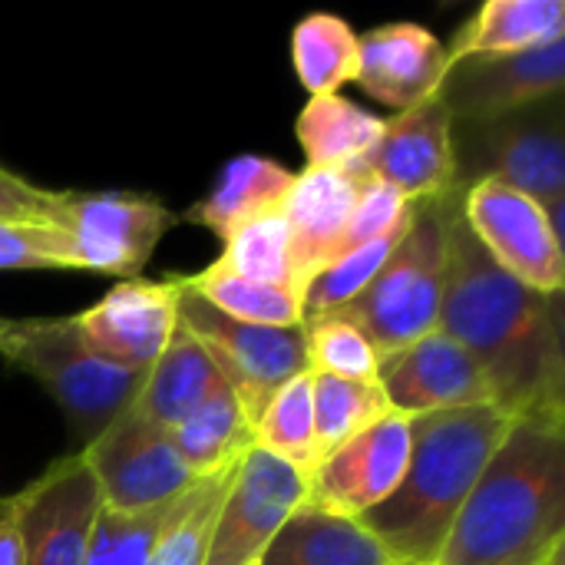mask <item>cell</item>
Returning a JSON list of instances; mask_svg holds the SVG:
<instances>
[{
    "instance_id": "cell-1",
    "label": "cell",
    "mask_w": 565,
    "mask_h": 565,
    "mask_svg": "<svg viewBox=\"0 0 565 565\" xmlns=\"http://www.w3.org/2000/svg\"><path fill=\"white\" fill-rule=\"evenodd\" d=\"M440 331L470 351L503 414L565 430L563 295L510 278L467 228L460 192L447 209Z\"/></svg>"
},
{
    "instance_id": "cell-2",
    "label": "cell",
    "mask_w": 565,
    "mask_h": 565,
    "mask_svg": "<svg viewBox=\"0 0 565 565\" xmlns=\"http://www.w3.org/2000/svg\"><path fill=\"white\" fill-rule=\"evenodd\" d=\"M565 550V430L516 420L437 565H546Z\"/></svg>"
},
{
    "instance_id": "cell-3",
    "label": "cell",
    "mask_w": 565,
    "mask_h": 565,
    "mask_svg": "<svg viewBox=\"0 0 565 565\" xmlns=\"http://www.w3.org/2000/svg\"><path fill=\"white\" fill-rule=\"evenodd\" d=\"M493 404L411 417V460L401 487L358 523L404 565H437V556L473 493L480 473L513 430Z\"/></svg>"
},
{
    "instance_id": "cell-4",
    "label": "cell",
    "mask_w": 565,
    "mask_h": 565,
    "mask_svg": "<svg viewBox=\"0 0 565 565\" xmlns=\"http://www.w3.org/2000/svg\"><path fill=\"white\" fill-rule=\"evenodd\" d=\"M460 192V189H457ZM417 202L407 232L374 275V281L344 308L328 311L358 324L377 354L404 351L440 328L444 275H447V209L450 199Z\"/></svg>"
},
{
    "instance_id": "cell-5",
    "label": "cell",
    "mask_w": 565,
    "mask_h": 565,
    "mask_svg": "<svg viewBox=\"0 0 565 565\" xmlns=\"http://www.w3.org/2000/svg\"><path fill=\"white\" fill-rule=\"evenodd\" d=\"M0 358L26 371L66 414L83 447L99 437L142 391L146 374L93 354L73 331L70 318L13 321Z\"/></svg>"
},
{
    "instance_id": "cell-6",
    "label": "cell",
    "mask_w": 565,
    "mask_h": 565,
    "mask_svg": "<svg viewBox=\"0 0 565 565\" xmlns=\"http://www.w3.org/2000/svg\"><path fill=\"white\" fill-rule=\"evenodd\" d=\"M454 156L460 189L500 182L540 205L563 199L565 126L559 96L500 119L454 122Z\"/></svg>"
},
{
    "instance_id": "cell-7",
    "label": "cell",
    "mask_w": 565,
    "mask_h": 565,
    "mask_svg": "<svg viewBox=\"0 0 565 565\" xmlns=\"http://www.w3.org/2000/svg\"><path fill=\"white\" fill-rule=\"evenodd\" d=\"M179 328H185L212 358L222 381L242 401L252 427L258 424L275 391L308 371L301 328H262L225 318L205 298L185 288L179 295Z\"/></svg>"
},
{
    "instance_id": "cell-8",
    "label": "cell",
    "mask_w": 565,
    "mask_h": 565,
    "mask_svg": "<svg viewBox=\"0 0 565 565\" xmlns=\"http://www.w3.org/2000/svg\"><path fill=\"white\" fill-rule=\"evenodd\" d=\"M175 215L139 192H63L50 225L66 235L73 271L139 278Z\"/></svg>"
},
{
    "instance_id": "cell-9",
    "label": "cell",
    "mask_w": 565,
    "mask_h": 565,
    "mask_svg": "<svg viewBox=\"0 0 565 565\" xmlns=\"http://www.w3.org/2000/svg\"><path fill=\"white\" fill-rule=\"evenodd\" d=\"M79 454L96 480L103 507L109 510L132 513L172 503L199 483L182 463L169 430L152 424L136 404H129Z\"/></svg>"
},
{
    "instance_id": "cell-10",
    "label": "cell",
    "mask_w": 565,
    "mask_h": 565,
    "mask_svg": "<svg viewBox=\"0 0 565 565\" xmlns=\"http://www.w3.org/2000/svg\"><path fill=\"white\" fill-rule=\"evenodd\" d=\"M460 215L510 278L536 295H563V242L550 232L540 202L500 182H473L460 192Z\"/></svg>"
},
{
    "instance_id": "cell-11",
    "label": "cell",
    "mask_w": 565,
    "mask_h": 565,
    "mask_svg": "<svg viewBox=\"0 0 565 565\" xmlns=\"http://www.w3.org/2000/svg\"><path fill=\"white\" fill-rule=\"evenodd\" d=\"M308 503V477L252 447L222 500L205 565H258L281 526Z\"/></svg>"
},
{
    "instance_id": "cell-12",
    "label": "cell",
    "mask_w": 565,
    "mask_h": 565,
    "mask_svg": "<svg viewBox=\"0 0 565 565\" xmlns=\"http://www.w3.org/2000/svg\"><path fill=\"white\" fill-rule=\"evenodd\" d=\"M7 503L17 520L23 565H86L103 500L83 454L56 460Z\"/></svg>"
},
{
    "instance_id": "cell-13",
    "label": "cell",
    "mask_w": 565,
    "mask_h": 565,
    "mask_svg": "<svg viewBox=\"0 0 565 565\" xmlns=\"http://www.w3.org/2000/svg\"><path fill=\"white\" fill-rule=\"evenodd\" d=\"M179 275L116 281L93 308L73 315L76 338L99 358L149 374L179 328Z\"/></svg>"
},
{
    "instance_id": "cell-14",
    "label": "cell",
    "mask_w": 565,
    "mask_h": 565,
    "mask_svg": "<svg viewBox=\"0 0 565 565\" xmlns=\"http://www.w3.org/2000/svg\"><path fill=\"white\" fill-rule=\"evenodd\" d=\"M565 36L526 53L454 63L437 99L454 122H487L563 96Z\"/></svg>"
},
{
    "instance_id": "cell-15",
    "label": "cell",
    "mask_w": 565,
    "mask_h": 565,
    "mask_svg": "<svg viewBox=\"0 0 565 565\" xmlns=\"http://www.w3.org/2000/svg\"><path fill=\"white\" fill-rule=\"evenodd\" d=\"M407 460L411 417L391 411L315 467L308 477V507L361 520L401 487Z\"/></svg>"
},
{
    "instance_id": "cell-16",
    "label": "cell",
    "mask_w": 565,
    "mask_h": 565,
    "mask_svg": "<svg viewBox=\"0 0 565 565\" xmlns=\"http://www.w3.org/2000/svg\"><path fill=\"white\" fill-rule=\"evenodd\" d=\"M377 384L391 411L404 417L493 404V387L480 364L440 328L404 351L381 354Z\"/></svg>"
},
{
    "instance_id": "cell-17",
    "label": "cell",
    "mask_w": 565,
    "mask_h": 565,
    "mask_svg": "<svg viewBox=\"0 0 565 565\" xmlns=\"http://www.w3.org/2000/svg\"><path fill=\"white\" fill-rule=\"evenodd\" d=\"M367 172L361 162L348 166H308L295 175L281 215L288 222V252H291V285L305 298V288L318 271L341 258L344 232L358 205Z\"/></svg>"
},
{
    "instance_id": "cell-18",
    "label": "cell",
    "mask_w": 565,
    "mask_h": 565,
    "mask_svg": "<svg viewBox=\"0 0 565 565\" xmlns=\"http://www.w3.org/2000/svg\"><path fill=\"white\" fill-rule=\"evenodd\" d=\"M361 166L414 202L457 192L454 116L440 99L384 119V132Z\"/></svg>"
},
{
    "instance_id": "cell-19",
    "label": "cell",
    "mask_w": 565,
    "mask_h": 565,
    "mask_svg": "<svg viewBox=\"0 0 565 565\" xmlns=\"http://www.w3.org/2000/svg\"><path fill=\"white\" fill-rule=\"evenodd\" d=\"M358 40L361 63L354 83L367 96L394 106L397 113L437 99L450 73L447 43L440 36L420 23H384Z\"/></svg>"
},
{
    "instance_id": "cell-20",
    "label": "cell",
    "mask_w": 565,
    "mask_h": 565,
    "mask_svg": "<svg viewBox=\"0 0 565 565\" xmlns=\"http://www.w3.org/2000/svg\"><path fill=\"white\" fill-rule=\"evenodd\" d=\"M258 565H404L351 516L301 507Z\"/></svg>"
},
{
    "instance_id": "cell-21",
    "label": "cell",
    "mask_w": 565,
    "mask_h": 565,
    "mask_svg": "<svg viewBox=\"0 0 565 565\" xmlns=\"http://www.w3.org/2000/svg\"><path fill=\"white\" fill-rule=\"evenodd\" d=\"M565 36L563 0H487L447 46L450 66L483 56H510Z\"/></svg>"
},
{
    "instance_id": "cell-22",
    "label": "cell",
    "mask_w": 565,
    "mask_h": 565,
    "mask_svg": "<svg viewBox=\"0 0 565 565\" xmlns=\"http://www.w3.org/2000/svg\"><path fill=\"white\" fill-rule=\"evenodd\" d=\"M291 182H295V175L285 166H278L275 159H265L255 152L235 156L222 169L212 192L185 212V222L209 228L225 245L228 235L235 228H242L248 218H255L268 209H278L285 202Z\"/></svg>"
},
{
    "instance_id": "cell-23",
    "label": "cell",
    "mask_w": 565,
    "mask_h": 565,
    "mask_svg": "<svg viewBox=\"0 0 565 565\" xmlns=\"http://www.w3.org/2000/svg\"><path fill=\"white\" fill-rule=\"evenodd\" d=\"M169 437L195 480L238 463L255 447V427L225 381H218L205 401L169 430Z\"/></svg>"
},
{
    "instance_id": "cell-24",
    "label": "cell",
    "mask_w": 565,
    "mask_h": 565,
    "mask_svg": "<svg viewBox=\"0 0 565 565\" xmlns=\"http://www.w3.org/2000/svg\"><path fill=\"white\" fill-rule=\"evenodd\" d=\"M218 381H222V374L215 371V364L202 351V344L185 328H175L172 341L166 344L159 361L149 367L142 391L136 394L132 404L152 424L172 430L205 401V394Z\"/></svg>"
},
{
    "instance_id": "cell-25",
    "label": "cell",
    "mask_w": 565,
    "mask_h": 565,
    "mask_svg": "<svg viewBox=\"0 0 565 565\" xmlns=\"http://www.w3.org/2000/svg\"><path fill=\"white\" fill-rule=\"evenodd\" d=\"M295 132L308 156V166H348L361 162L374 149L384 132V119L341 93L311 96L295 122Z\"/></svg>"
},
{
    "instance_id": "cell-26",
    "label": "cell",
    "mask_w": 565,
    "mask_h": 565,
    "mask_svg": "<svg viewBox=\"0 0 565 565\" xmlns=\"http://www.w3.org/2000/svg\"><path fill=\"white\" fill-rule=\"evenodd\" d=\"M179 285L199 298H205L225 318L262 324V328H301L305 324V298L281 285H258L235 271H228L218 258L195 271L179 275Z\"/></svg>"
},
{
    "instance_id": "cell-27",
    "label": "cell",
    "mask_w": 565,
    "mask_h": 565,
    "mask_svg": "<svg viewBox=\"0 0 565 565\" xmlns=\"http://www.w3.org/2000/svg\"><path fill=\"white\" fill-rule=\"evenodd\" d=\"M291 63L311 96H334L358 79L361 40L354 26L334 13H308L291 33Z\"/></svg>"
},
{
    "instance_id": "cell-28",
    "label": "cell",
    "mask_w": 565,
    "mask_h": 565,
    "mask_svg": "<svg viewBox=\"0 0 565 565\" xmlns=\"http://www.w3.org/2000/svg\"><path fill=\"white\" fill-rule=\"evenodd\" d=\"M255 447L271 454L275 460L301 470L305 477L318 467L315 450V401H311V371L291 377L275 397L265 404L255 424Z\"/></svg>"
},
{
    "instance_id": "cell-29",
    "label": "cell",
    "mask_w": 565,
    "mask_h": 565,
    "mask_svg": "<svg viewBox=\"0 0 565 565\" xmlns=\"http://www.w3.org/2000/svg\"><path fill=\"white\" fill-rule=\"evenodd\" d=\"M311 401H315V450L318 463L334 454L351 437L374 427L391 414V404L381 384L338 381L324 374H311Z\"/></svg>"
},
{
    "instance_id": "cell-30",
    "label": "cell",
    "mask_w": 565,
    "mask_h": 565,
    "mask_svg": "<svg viewBox=\"0 0 565 565\" xmlns=\"http://www.w3.org/2000/svg\"><path fill=\"white\" fill-rule=\"evenodd\" d=\"M238 463H232V467H225V470H218L212 477H202L182 497L179 513L166 526L162 540L156 543V550H152L146 565H205L209 536H212V526L218 520L222 500H225V493H228V487L235 480Z\"/></svg>"
},
{
    "instance_id": "cell-31",
    "label": "cell",
    "mask_w": 565,
    "mask_h": 565,
    "mask_svg": "<svg viewBox=\"0 0 565 565\" xmlns=\"http://www.w3.org/2000/svg\"><path fill=\"white\" fill-rule=\"evenodd\" d=\"M185 497V493H182ZM182 497L172 503H159L149 510H109L99 507L93 533H89V550L86 565H146L156 543L162 540L166 526L182 507Z\"/></svg>"
},
{
    "instance_id": "cell-32",
    "label": "cell",
    "mask_w": 565,
    "mask_h": 565,
    "mask_svg": "<svg viewBox=\"0 0 565 565\" xmlns=\"http://www.w3.org/2000/svg\"><path fill=\"white\" fill-rule=\"evenodd\" d=\"M301 331H305V351H308L311 374L358 381V384H377L381 354L358 324H351L341 315H318V318H308L301 324Z\"/></svg>"
},
{
    "instance_id": "cell-33",
    "label": "cell",
    "mask_w": 565,
    "mask_h": 565,
    "mask_svg": "<svg viewBox=\"0 0 565 565\" xmlns=\"http://www.w3.org/2000/svg\"><path fill=\"white\" fill-rule=\"evenodd\" d=\"M218 262L258 285H281L291 288V252H288V222L278 209H268L235 228L218 255Z\"/></svg>"
},
{
    "instance_id": "cell-34",
    "label": "cell",
    "mask_w": 565,
    "mask_h": 565,
    "mask_svg": "<svg viewBox=\"0 0 565 565\" xmlns=\"http://www.w3.org/2000/svg\"><path fill=\"white\" fill-rule=\"evenodd\" d=\"M407 225L391 232V235H384V238H374L367 245H358V248L344 252L338 262H331L324 271H318L311 278V285L305 288V321L318 318V315H328V311H338L348 301H354L374 281V275L384 268V262L397 248V242L407 232Z\"/></svg>"
},
{
    "instance_id": "cell-35",
    "label": "cell",
    "mask_w": 565,
    "mask_h": 565,
    "mask_svg": "<svg viewBox=\"0 0 565 565\" xmlns=\"http://www.w3.org/2000/svg\"><path fill=\"white\" fill-rule=\"evenodd\" d=\"M73 271L66 235L50 222L0 218V271Z\"/></svg>"
},
{
    "instance_id": "cell-36",
    "label": "cell",
    "mask_w": 565,
    "mask_h": 565,
    "mask_svg": "<svg viewBox=\"0 0 565 565\" xmlns=\"http://www.w3.org/2000/svg\"><path fill=\"white\" fill-rule=\"evenodd\" d=\"M367 172V169H364ZM414 199H407L404 192H397L394 185L374 179L367 172L364 185H361V195H358V205L351 212V222H348V232H344V245H341V255L358 248V245H367L374 238H384L397 228H404L414 215Z\"/></svg>"
},
{
    "instance_id": "cell-37",
    "label": "cell",
    "mask_w": 565,
    "mask_h": 565,
    "mask_svg": "<svg viewBox=\"0 0 565 565\" xmlns=\"http://www.w3.org/2000/svg\"><path fill=\"white\" fill-rule=\"evenodd\" d=\"M63 192L33 185L30 179L0 166V218L10 222H50L60 209Z\"/></svg>"
},
{
    "instance_id": "cell-38",
    "label": "cell",
    "mask_w": 565,
    "mask_h": 565,
    "mask_svg": "<svg viewBox=\"0 0 565 565\" xmlns=\"http://www.w3.org/2000/svg\"><path fill=\"white\" fill-rule=\"evenodd\" d=\"M0 565H23L17 520H13V510L7 500H0Z\"/></svg>"
},
{
    "instance_id": "cell-39",
    "label": "cell",
    "mask_w": 565,
    "mask_h": 565,
    "mask_svg": "<svg viewBox=\"0 0 565 565\" xmlns=\"http://www.w3.org/2000/svg\"><path fill=\"white\" fill-rule=\"evenodd\" d=\"M10 328H13V321H10V318H0V344H3V338L10 334Z\"/></svg>"
},
{
    "instance_id": "cell-40",
    "label": "cell",
    "mask_w": 565,
    "mask_h": 565,
    "mask_svg": "<svg viewBox=\"0 0 565 565\" xmlns=\"http://www.w3.org/2000/svg\"><path fill=\"white\" fill-rule=\"evenodd\" d=\"M546 565H563V556H556V559H553V563H546Z\"/></svg>"
}]
</instances>
